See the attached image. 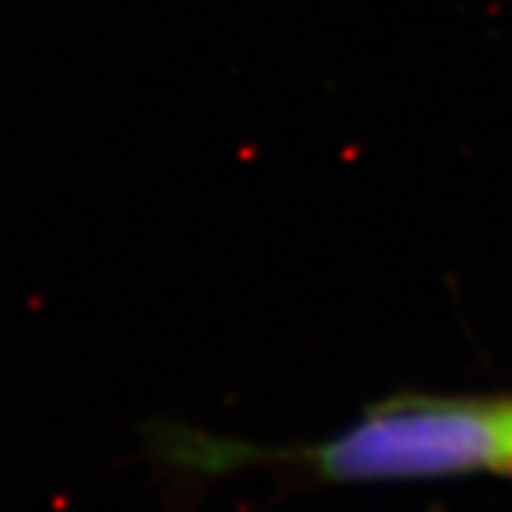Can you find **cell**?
<instances>
[{
	"label": "cell",
	"instance_id": "obj_1",
	"mask_svg": "<svg viewBox=\"0 0 512 512\" xmlns=\"http://www.w3.org/2000/svg\"><path fill=\"white\" fill-rule=\"evenodd\" d=\"M333 481L512 473V399H396L305 453Z\"/></svg>",
	"mask_w": 512,
	"mask_h": 512
}]
</instances>
